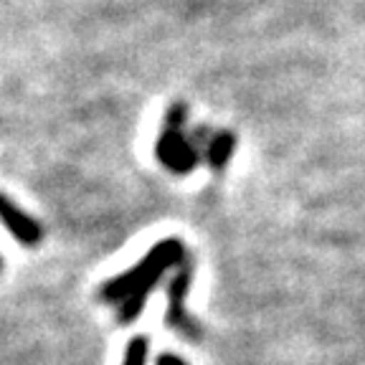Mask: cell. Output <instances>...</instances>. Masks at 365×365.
Here are the masks:
<instances>
[{"instance_id":"1","label":"cell","mask_w":365,"mask_h":365,"mask_svg":"<svg viewBox=\"0 0 365 365\" xmlns=\"http://www.w3.org/2000/svg\"><path fill=\"white\" fill-rule=\"evenodd\" d=\"M180 262H188V254H185L182 241H178V239L158 241L130 272L109 279L107 284L99 289V297H102L104 302H125L132 294L150 297V292L155 289L160 277Z\"/></svg>"},{"instance_id":"2","label":"cell","mask_w":365,"mask_h":365,"mask_svg":"<svg viewBox=\"0 0 365 365\" xmlns=\"http://www.w3.org/2000/svg\"><path fill=\"white\" fill-rule=\"evenodd\" d=\"M190 277H193V264L190 259L185 262V267L178 272V277L170 282L168 287V325L173 327L175 332L180 335H188V337H200V330L195 325V319L185 312V297H188V289H190Z\"/></svg>"},{"instance_id":"3","label":"cell","mask_w":365,"mask_h":365,"mask_svg":"<svg viewBox=\"0 0 365 365\" xmlns=\"http://www.w3.org/2000/svg\"><path fill=\"white\" fill-rule=\"evenodd\" d=\"M155 155L163 165L175 173H190L198 165V153H195L193 143L182 137V127L165 125V130L158 137V145H155Z\"/></svg>"},{"instance_id":"4","label":"cell","mask_w":365,"mask_h":365,"mask_svg":"<svg viewBox=\"0 0 365 365\" xmlns=\"http://www.w3.org/2000/svg\"><path fill=\"white\" fill-rule=\"evenodd\" d=\"M0 218L8 226L13 236L21 241L23 246H38L41 239H43V228L36 218H31L26 211H21L11 198L0 193Z\"/></svg>"},{"instance_id":"5","label":"cell","mask_w":365,"mask_h":365,"mask_svg":"<svg viewBox=\"0 0 365 365\" xmlns=\"http://www.w3.org/2000/svg\"><path fill=\"white\" fill-rule=\"evenodd\" d=\"M234 148H236V137L231 132H218L213 135L211 145H208V163H211L213 170L221 173L226 168V163L231 160L234 155Z\"/></svg>"},{"instance_id":"6","label":"cell","mask_w":365,"mask_h":365,"mask_svg":"<svg viewBox=\"0 0 365 365\" xmlns=\"http://www.w3.org/2000/svg\"><path fill=\"white\" fill-rule=\"evenodd\" d=\"M148 345H150L148 337H132L122 365H145V360H148Z\"/></svg>"},{"instance_id":"7","label":"cell","mask_w":365,"mask_h":365,"mask_svg":"<svg viewBox=\"0 0 365 365\" xmlns=\"http://www.w3.org/2000/svg\"><path fill=\"white\" fill-rule=\"evenodd\" d=\"M158 365H188V363H185V360H180V358H178V355L165 353V355H160Z\"/></svg>"}]
</instances>
